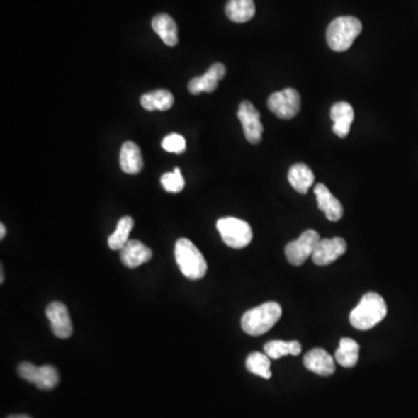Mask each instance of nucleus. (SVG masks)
I'll use <instances>...</instances> for the list:
<instances>
[{
  "label": "nucleus",
  "mask_w": 418,
  "mask_h": 418,
  "mask_svg": "<svg viewBox=\"0 0 418 418\" xmlns=\"http://www.w3.org/2000/svg\"><path fill=\"white\" fill-rule=\"evenodd\" d=\"M254 0H229L225 6V14L234 23H247L254 18Z\"/></svg>",
  "instance_id": "nucleus-21"
},
{
  "label": "nucleus",
  "mask_w": 418,
  "mask_h": 418,
  "mask_svg": "<svg viewBox=\"0 0 418 418\" xmlns=\"http://www.w3.org/2000/svg\"><path fill=\"white\" fill-rule=\"evenodd\" d=\"M330 118L334 121L332 132L341 137L345 139L350 132L351 125L354 123V111L350 103L345 101H339L334 103L330 110Z\"/></svg>",
  "instance_id": "nucleus-15"
},
{
  "label": "nucleus",
  "mask_w": 418,
  "mask_h": 418,
  "mask_svg": "<svg viewBox=\"0 0 418 418\" xmlns=\"http://www.w3.org/2000/svg\"><path fill=\"white\" fill-rule=\"evenodd\" d=\"M225 67L221 63H215L207 70L206 74L196 77L188 83V91L192 94H200L201 92L212 94L218 89V84L225 76Z\"/></svg>",
  "instance_id": "nucleus-12"
},
{
  "label": "nucleus",
  "mask_w": 418,
  "mask_h": 418,
  "mask_svg": "<svg viewBox=\"0 0 418 418\" xmlns=\"http://www.w3.org/2000/svg\"><path fill=\"white\" fill-rule=\"evenodd\" d=\"M134 219L130 216H123L116 227L115 232L108 237V247L112 250H121L128 243L129 234L134 228Z\"/></svg>",
  "instance_id": "nucleus-24"
},
{
  "label": "nucleus",
  "mask_w": 418,
  "mask_h": 418,
  "mask_svg": "<svg viewBox=\"0 0 418 418\" xmlns=\"http://www.w3.org/2000/svg\"><path fill=\"white\" fill-rule=\"evenodd\" d=\"M314 193H315L320 210L324 213L325 218L329 221L337 222L343 218L344 209L341 206V201L332 196V192L328 190V187L325 186L324 183H317L314 187Z\"/></svg>",
  "instance_id": "nucleus-13"
},
{
  "label": "nucleus",
  "mask_w": 418,
  "mask_h": 418,
  "mask_svg": "<svg viewBox=\"0 0 418 418\" xmlns=\"http://www.w3.org/2000/svg\"><path fill=\"white\" fill-rule=\"evenodd\" d=\"M5 235H6V228H5V225L1 223V225H0V238L3 239V238L5 237Z\"/></svg>",
  "instance_id": "nucleus-28"
},
{
  "label": "nucleus",
  "mask_w": 418,
  "mask_h": 418,
  "mask_svg": "<svg viewBox=\"0 0 418 418\" xmlns=\"http://www.w3.org/2000/svg\"><path fill=\"white\" fill-rule=\"evenodd\" d=\"M283 314L279 303H265L245 312L242 317V329L250 336H261L273 328Z\"/></svg>",
  "instance_id": "nucleus-2"
},
{
  "label": "nucleus",
  "mask_w": 418,
  "mask_h": 418,
  "mask_svg": "<svg viewBox=\"0 0 418 418\" xmlns=\"http://www.w3.org/2000/svg\"><path fill=\"white\" fill-rule=\"evenodd\" d=\"M267 107L279 119L290 120L300 112L301 97L298 91L288 87L271 94L267 100Z\"/></svg>",
  "instance_id": "nucleus-6"
},
{
  "label": "nucleus",
  "mask_w": 418,
  "mask_h": 418,
  "mask_svg": "<svg viewBox=\"0 0 418 418\" xmlns=\"http://www.w3.org/2000/svg\"><path fill=\"white\" fill-rule=\"evenodd\" d=\"M346 248L348 247L344 238H324L319 242L315 251L312 252V261L319 266L332 264L345 254Z\"/></svg>",
  "instance_id": "nucleus-10"
},
{
  "label": "nucleus",
  "mask_w": 418,
  "mask_h": 418,
  "mask_svg": "<svg viewBox=\"0 0 418 418\" xmlns=\"http://www.w3.org/2000/svg\"><path fill=\"white\" fill-rule=\"evenodd\" d=\"M18 373L23 380L34 383L41 390H52L60 381L57 370L50 365L38 367L32 363L23 361L18 367Z\"/></svg>",
  "instance_id": "nucleus-8"
},
{
  "label": "nucleus",
  "mask_w": 418,
  "mask_h": 418,
  "mask_svg": "<svg viewBox=\"0 0 418 418\" xmlns=\"http://www.w3.org/2000/svg\"><path fill=\"white\" fill-rule=\"evenodd\" d=\"M152 29L157 33L167 47H176L178 43L177 23L167 14H158L152 21Z\"/></svg>",
  "instance_id": "nucleus-18"
},
{
  "label": "nucleus",
  "mask_w": 418,
  "mask_h": 418,
  "mask_svg": "<svg viewBox=\"0 0 418 418\" xmlns=\"http://www.w3.org/2000/svg\"><path fill=\"white\" fill-rule=\"evenodd\" d=\"M120 166L125 174H136L143 169V158L139 145L132 141L125 142L120 152Z\"/></svg>",
  "instance_id": "nucleus-17"
},
{
  "label": "nucleus",
  "mask_w": 418,
  "mask_h": 418,
  "mask_svg": "<svg viewBox=\"0 0 418 418\" xmlns=\"http://www.w3.org/2000/svg\"><path fill=\"white\" fill-rule=\"evenodd\" d=\"M386 303L378 293H366L361 298V303L351 312L350 323L358 330H370L379 324L387 316Z\"/></svg>",
  "instance_id": "nucleus-1"
},
{
  "label": "nucleus",
  "mask_w": 418,
  "mask_h": 418,
  "mask_svg": "<svg viewBox=\"0 0 418 418\" xmlns=\"http://www.w3.org/2000/svg\"><path fill=\"white\" fill-rule=\"evenodd\" d=\"M363 30L361 20L354 16L336 18L327 29V42L334 52H346Z\"/></svg>",
  "instance_id": "nucleus-4"
},
{
  "label": "nucleus",
  "mask_w": 418,
  "mask_h": 418,
  "mask_svg": "<svg viewBox=\"0 0 418 418\" xmlns=\"http://www.w3.org/2000/svg\"><path fill=\"white\" fill-rule=\"evenodd\" d=\"M301 351H303V346L298 341H271L264 345V354L274 361L286 357L288 354L299 356Z\"/></svg>",
  "instance_id": "nucleus-23"
},
{
  "label": "nucleus",
  "mask_w": 418,
  "mask_h": 418,
  "mask_svg": "<svg viewBox=\"0 0 418 418\" xmlns=\"http://www.w3.org/2000/svg\"><path fill=\"white\" fill-rule=\"evenodd\" d=\"M245 366L250 373L261 376L263 379H271V358L266 354L252 352L245 361Z\"/></svg>",
  "instance_id": "nucleus-25"
},
{
  "label": "nucleus",
  "mask_w": 418,
  "mask_h": 418,
  "mask_svg": "<svg viewBox=\"0 0 418 418\" xmlns=\"http://www.w3.org/2000/svg\"><path fill=\"white\" fill-rule=\"evenodd\" d=\"M0 272H1V277H0V283H4V270H3V267H1V271H0Z\"/></svg>",
  "instance_id": "nucleus-30"
},
{
  "label": "nucleus",
  "mask_w": 418,
  "mask_h": 418,
  "mask_svg": "<svg viewBox=\"0 0 418 418\" xmlns=\"http://www.w3.org/2000/svg\"><path fill=\"white\" fill-rule=\"evenodd\" d=\"M321 241L319 232L309 229L303 232L300 237L295 241L290 242L286 245L285 254H286L287 261L294 266H300L305 264L309 257H312V252L315 251L316 247Z\"/></svg>",
  "instance_id": "nucleus-7"
},
{
  "label": "nucleus",
  "mask_w": 418,
  "mask_h": 418,
  "mask_svg": "<svg viewBox=\"0 0 418 418\" xmlns=\"http://www.w3.org/2000/svg\"><path fill=\"white\" fill-rule=\"evenodd\" d=\"M9 418H30V417H28V416L20 415V416H10V417H9Z\"/></svg>",
  "instance_id": "nucleus-29"
},
{
  "label": "nucleus",
  "mask_w": 418,
  "mask_h": 418,
  "mask_svg": "<svg viewBox=\"0 0 418 418\" xmlns=\"http://www.w3.org/2000/svg\"><path fill=\"white\" fill-rule=\"evenodd\" d=\"M359 351L361 346L354 339L349 337L341 338L339 346L334 354V359L341 366L351 368L356 366L359 361Z\"/></svg>",
  "instance_id": "nucleus-20"
},
{
  "label": "nucleus",
  "mask_w": 418,
  "mask_h": 418,
  "mask_svg": "<svg viewBox=\"0 0 418 418\" xmlns=\"http://www.w3.org/2000/svg\"><path fill=\"white\" fill-rule=\"evenodd\" d=\"M237 116L243 127L245 139L252 145H258L264 132L259 111L250 101L245 100L238 107Z\"/></svg>",
  "instance_id": "nucleus-9"
},
{
  "label": "nucleus",
  "mask_w": 418,
  "mask_h": 418,
  "mask_svg": "<svg viewBox=\"0 0 418 418\" xmlns=\"http://www.w3.org/2000/svg\"><path fill=\"white\" fill-rule=\"evenodd\" d=\"M216 228L225 242L232 249H243L248 247L252 241V229L248 222L237 218H222L218 220Z\"/></svg>",
  "instance_id": "nucleus-5"
},
{
  "label": "nucleus",
  "mask_w": 418,
  "mask_h": 418,
  "mask_svg": "<svg viewBox=\"0 0 418 418\" xmlns=\"http://www.w3.org/2000/svg\"><path fill=\"white\" fill-rule=\"evenodd\" d=\"M303 365L307 370L320 376H330L334 373V358L323 349H312L303 357Z\"/></svg>",
  "instance_id": "nucleus-14"
},
{
  "label": "nucleus",
  "mask_w": 418,
  "mask_h": 418,
  "mask_svg": "<svg viewBox=\"0 0 418 418\" xmlns=\"http://www.w3.org/2000/svg\"><path fill=\"white\" fill-rule=\"evenodd\" d=\"M315 181L312 171L303 163L293 165L288 171V181L290 186L300 194L308 193L309 188Z\"/></svg>",
  "instance_id": "nucleus-19"
},
{
  "label": "nucleus",
  "mask_w": 418,
  "mask_h": 418,
  "mask_svg": "<svg viewBox=\"0 0 418 418\" xmlns=\"http://www.w3.org/2000/svg\"><path fill=\"white\" fill-rule=\"evenodd\" d=\"M174 98L167 90H157L143 94L141 97V105L145 110L169 111L174 106Z\"/></svg>",
  "instance_id": "nucleus-22"
},
{
  "label": "nucleus",
  "mask_w": 418,
  "mask_h": 418,
  "mask_svg": "<svg viewBox=\"0 0 418 418\" xmlns=\"http://www.w3.org/2000/svg\"><path fill=\"white\" fill-rule=\"evenodd\" d=\"M174 257L179 270L187 279L199 280L206 276V259L190 239H178L174 247Z\"/></svg>",
  "instance_id": "nucleus-3"
},
{
  "label": "nucleus",
  "mask_w": 418,
  "mask_h": 418,
  "mask_svg": "<svg viewBox=\"0 0 418 418\" xmlns=\"http://www.w3.org/2000/svg\"><path fill=\"white\" fill-rule=\"evenodd\" d=\"M162 147L165 152H174V154H181L186 150V141L179 134H170L162 141Z\"/></svg>",
  "instance_id": "nucleus-27"
},
{
  "label": "nucleus",
  "mask_w": 418,
  "mask_h": 418,
  "mask_svg": "<svg viewBox=\"0 0 418 418\" xmlns=\"http://www.w3.org/2000/svg\"><path fill=\"white\" fill-rule=\"evenodd\" d=\"M162 186L169 193H179L185 187L183 174L179 167H176L172 172H167L161 177Z\"/></svg>",
  "instance_id": "nucleus-26"
},
{
  "label": "nucleus",
  "mask_w": 418,
  "mask_h": 418,
  "mask_svg": "<svg viewBox=\"0 0 418 418\" xmlns=\"http://www.w3.org/2000/svg\"><path fill=\"white\" fill-rule=\"evenodd\" d=\"M121 261L128 269H136L145 263H148L152 258V251L137 239L128 241L121 249Z\"/></svg>",
  "instance_id": "nucleus-16"
},
{
  "label": "nucleus",
  "mask_w": 418,
  "mask_h": 418,
  "mask_svg": "<svg viewBox=\"0 0 418 418\" xmlns=\"http://www.w3.org/2000/svg\"><path fill=\"white\" fill-rule=\"evenodd\" d=\"M45 315L50 322V328L56 337L62 339L70 337L72 334V322L64 303L58 301L50 303L45 309Z\"/></svg>",
  "instance_id": "nucleus-11"
}]
</instances>
